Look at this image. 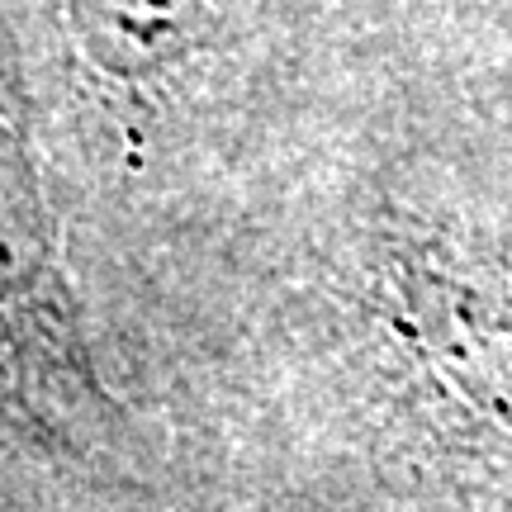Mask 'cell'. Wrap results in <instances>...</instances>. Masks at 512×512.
<instances>
[{"label":"cell","instance_id":"6da1fadb","mask_svg":"<svg viewBox=\"0 0 512 512\" xmlns=\"http://www.w3.org/2000/svg\"><path fill=\"white\" fill-rule=\"evenodd\" d=\"M0 337L10 351L76 366L67 290L57 280L48 209L38 195L24 119L0 91Z\"/></svg>","mask_w":512,"mask_h":512},{"label":"cell","instance_id":"7a4b0ae2","mask_svg":"<svg viewBox=\"0 0 512 512\" xmlns=\"http://www.w3.org/2000/svg\"><path fill=\"white\" fill-rule=\"evenodd\" d=\"M86 53L110 72H152L204 29V0H72Z\"/></svg>","mask_w":512,"mask_h":512}]
</instances>
